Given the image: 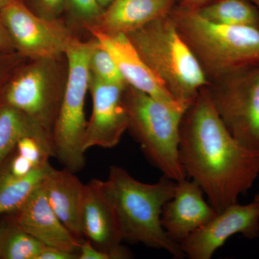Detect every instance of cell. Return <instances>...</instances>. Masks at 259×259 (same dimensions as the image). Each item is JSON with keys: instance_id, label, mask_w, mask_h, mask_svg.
<instances>
[{"instance_id": "cell-19", "label": "cell", "mask_w": 259, "mask_h": 259, "mask_svg": "<svg viewBox=\"0 0 259 259\" xmlns=\"http://www.w3.org/2000/svg\"><path fill=\"white\" fill-rule=\"evenodd\" d=\"M25 136L40 138L52 145L50 136L25 114L13 107L0 105V168L19 141Z\"/></svg>"}, {"instance_id": "cell-8", "label": "cell", "mask_w": 259, "mask_h": 259, "mask_svg": "<svg viewBox=\"0 0 259 259\" xmlns=\"http://www.w3.org/2000/svg\"><path fill=\"white\" fill-rule=\"evenodd\" d=\"M216 111L232 136L259 151V66L239 70L207 87Z\"/></svg>"}, {"instance_id": "cell-9", "label": "cell", "mask_w": 259, "mask_h": 259, "mask_svg": "<svg viewBox=\"0 0 259 259\" xmlns=\"http://www.w3.org/2000/svg\"><path fill=\"white\" fill-rule=\"evenodd\" d=\"M15 51L28 60L60 59L74 35L61 20L37 15L23 0H12L0 9Z\"/></svg>"}, {"instance_id": "cell-30", "label": "cell", "mask_w": 259, "mask_h": 259, "mask_svg": "<svg viewBox=\"0 0 259 259\" xmlns=\"http://www.w3.org/2000/svg\"><path fill=\"white\" fill-rule=\"evenodd\" d=\"M210 1L211 0H180L177 5L185 9L197 11Z\"/></svg>"}, {"instance_id": "cell-3", "label": "cell", "mask_w": 259, "mask_h": 259, "mask_svg": "<svg viewBox=\"0 0 259 259\" xmlns=\"http://www.w3.org/2000/svg\"><path fill=\"white\" fill-rule=\"evenodd\" d=\"M170 16L209 83L259 66V29L211 23L177 5Z\"/></svg>"}, {"instance_id": "cell-7", "label": "cell", "mask_w": 259, "mask_h": 259, "mask_svg": "<svg viewBox=\"0 0 259 259\" xmlns=\"http://www.w3.org/2000/svg\"><path fill=\"white\" fill-rule=\"evenodd\" d=\"M61 59L25 61L0 91V105L23 112L51 139L67 76Z\"/></svg>"}, {"instance_id": "cell-25", "label": "cell", "mask_w": 259, "mask_h": 259, "mask_svg": "<svg viewBox=\"0 0 259 259\" xmlns=\"http://www.w3.org/2000/svg\"><path fill=\"white\" fill-rule=\"evenodd\" d=\"M32 11L44 18L58 19L66 9V0H30Z\"/></svg>"}, {"instance_id": "cell-31", "label": "cell", "mask_w": 259, "mask_h": 259, "mask_svg": "<svg viewBox=\"0 0 259 259\" xmlns=\"http://www.w3.org/2000/svg\"><path fill=\"white\" fill-rule=\"evenodd\" d=\"M10 227V221L0 223V258H2V256H3L5 242V240H6L7 235H8Z\"/></svg>"}, {"instance_id": "cell-35", "label": "cell", "mask_w": 259, "mask_h": 259, "mask_svg": "<svg viewBox=\"0 0 259 259\" xmlns=\"http://www.w3.org/2000/svg\"><path fill=\"white\" fill-rule=\"evenodd\" d=\"M253 200L257 201V202H259V193L257 194L254 197V199Z\"/></svg>"}, {"instance_id": "cell-17", "label": "cell", "mask_w": 259, "mask_h": 259, "mask_svg": "<svg viewBox=\"0 0 259 259\" xmlns=\"http://www.w3.org/2000/svg\"><path fill=\"white\" fill-rule=\"evenodd\" d=\"M42 186L56 215L73 235L83 241L81 213L85 185L67 168H52Z\"/></svg>"}, {"instance_id": "cell-28", "label": "cell", "mask_w": 259, "mask_h": 259, "mask_svg": "<svg viewBox=\"0 0 259 259\" xmlns=\"http://www.w3.org/2000/svg\"><path fill=\"white\" fill-rule=\"evenodd\" d=\"M37 259H79V254L47 246Z\"/></svg>"}, {"instance_id": "cell-6", "label": "cell", "mask_w": 259, "mask_h": 259, "mask_svg": "<svg viewBox=\"0 0 259 259\" xmlns=\"http://www.w3.org/2000/svg\"><path fill=\"white\" fill-rule=\"evenodd\" d=\"M96 39L82 41L74 37L65 53L67 76L60 110L52 134L54 157L76 173L85 166L83 142L88 121L85 100L90 85V60Z\"/></svg>"}, {"instance_id": "cell-18", "label": "cell", "mask_w": 259, "mask_h": 259, "mask_svg": "<svg viewBox=\"0 0 259 259\" xmlns=\"http://www.w3.org/2000/svg\"><path fill=\"white\" fill-rule=\"evenodd\" d=\"M52 168L49 161H46L27 176L17 177L10 173L4 163L0 168V216L16 212L41 185Z\"/></svg>"}, {"instance_id": "cell-4", "label": "cell", "mask_w": 259, "mask_h": 259, "mask_svg": "<svg viewBox=\"0 0 259 259\" xmlns=\"http://www.w3.org/2000/svg\"><path fill=\"white\" fill-rule=\"evenodd\" d=\"M139 55L175 100L187 106L209 82L170 14L127 34Z\"/></svg>"}, {"instance_id": "cell-33", "label": "cell", "mask_w": 259, "mask_h": 259, "mask_svg": "<svg viewBox=\"0 0 259 259\" xmlns=\"http://www.w3.org/2000/svg\"><path fill=\"white\" fill-rule=\"evenodd\" d=\"M12 0H0V9L5 7V5L8 4V3H10Z\"/></svg>"}, {"instance_id": "cell-29", "label": "cell", "mask_w": 259, "mask_h": 259, "mask_svg": "<svg viewBox=\"0 0 259 259\" xmlns=\"http://www.w3.org/2000/svg\"><path fill=\"white\" fill-rule=\"evenodd\" d=\"M0 51L8 53L17 52L1 18H0Z\"/></svg>"}, {"instance_id": "cell-20", "label": "cell", "mask_w": 259, "mask_h": 259, "mask_svg": "<svg viewBox=\"0 0 259 259\" xmlns=\"http://www.w3.org/2000/svg\"><path fill=\"white\" fill-rule=\"evenodd\" d=\"M197 12L211 23L259 29V10L249 0H211Z\"/></svg>"}, {"instance_id": "cell-13", "label": "cell", "mask_w": 259, "mask_h": 259, "mask_svg": "<svg viewBox=\"0 0 259 259\" xmlns=\"http://www.w3.org/2000/svg\"><path fill=\"white\" fill-rule=\"evenodd\" d=\"M84 28L91 32L94 38L112 56L127 85L170 106L190 107L175 100L164 83L139 55L127 35L107 33L92 26Z\"/></svg>"}, {"instance_id": "cell-27", "label": "cell", "mask_w": 259, "mask_h": 259, "mask_svg": "<svg viewBox=\"0 0 259 259\" xmlns=\"http://www.w3.org/2000/svg\"><path fill=\"white\" fill-rule=\"evenodd\" d=\"M79 259H113V257L99 250L88 240H85L80 245Z\"/></svg>"}, {"instance_id": "cell-11", "label": "cell", "mask_w": 259, "mask_h": 259, "mask_svg": "<svg viewBox=\"0 0 259 259\" xmlns=\"http://www.w3.org/2000/svg\"><path fill=\"white\" fill-rule=\"evenodd\" d=\"M127 85L106 82L90 74L89 90L93 97V112L87 125L85 153L94 147H115L127 131L128 117L124 103Z\"/></svg>"}, {"instance_id": "cell-14", "label": "cell", "mask_w": 259, "mask_h": 259, "mask_svg": "<svg viewBox=\"0 0 259 259\" xmlns=\"http://www.w3.org/2000/svg\"><path fill=\"white\" fill-rule=\"evenodd\" d=\"M11 215L10 223L47 246L79 254L82 241L73 235L56 215L48 200L42 182Z\"/></svg>"}, {"instance_id": "cell-16", "label": "cell", "mask_w": 259, "mask_h": 259, "mask_svg": "<svg viewBox=\"0 0 259 259\" xmlns=\"http://www.w3.org/2000/svg\"><path fill=\"white\" fill-rule=\"evenodd\" d=\"M178 3L179 0H112L95 23L88 26L107 33L127 35L169 15Z\"/></svg>"}, {"instance_id": "cell-2", "label": "cell", "mask_w": 259, "mask_h": 259, "mask_svg": "<svg viewBox=\"0 0 259 259\" xmlns=\"http://www.w3.org/2000/svg\"><path fill=\"white\" fill-rule=\"evenodd\" d=\"M105 185L122 241L164 250L176 258L185 257L180 245L172 241L161 223L162 211L175 195L176 181L163 176L156 183H143L125 168L114 165Z\"/></svg>"}, {"instance_id": "cell-22", "label": "cell", "mask_w": 259, "mask_h": 259, "mask_svg": "<svg viewBox=\"0 0 259 259\" xmlns=\"http://www.w3.org/2000/svg\"><path fill=\"white\" fill-rule=\"evenodd\" d=\"M90 74L102 81L119 84L127 83L112 56L97 40L90 56Z\"/></svg>"}, {"instance_id": "cell-26", "label": "cell", "mask_w": 259, "mask_h": 259, "mask_svg": "<svg viewBox=\"0 0 259 259\" xmlns=\"http://www.w3.org/2000/svg\"><path fill=\"white\" fill-rule=\"evenodd\" d=\"M5 163L10 173L17 177L27 176L37 166L17 152L12 157L10 156Z\"/></svg>"}, {"instance_id": "cell-10", "label": "cell", "mask_w": 259, "mask_h": 259, "mask_svg": "<svg viewBox=\"0 0 259 259\" xmlns=\"http://www.w3.org/2000/svg\"><path fill=\"white\" fill-rule=\"evenodd\" d=\"M241 234L246 239L259 237V202L231 204L180 243L185 256L209 259L231 237Z\"/></svg>"}, {"instance_id": "cell-23", "label": "cell", "mask_w": 259, "mask_h": 259, "mask_svg": "<svg viewBox=\"0 0 259 259\" xmlns=\"http://www.w3.org/2000/svg\"><path fill=\"white\" fill-rule=\"evenodd\" d=\"M66 9L82 24L83 28L95 24L104 10L98 0H66Z\"/></svg>"}, {"instance_id": "cell-1", "label": "cell", "mask_w": 259, "mask_h": 259, "mask_svg": "<svg viewBox=\"0 0 259 259\" xmlns=\"http://www.w3.org/2000/svg\"><path fill=\"white\" fill-rule=\"evenodd\" d=\"M207 87L201 89L184 115L179 149L187 176L200 186L220 213L253 187L259 176V151L232 136Z\"/></svg>"}, {"instance_id": "cell-12", "label": "cell", "mask_w": 259, "mask_h": 259, "mask_svg": "<svg viewBox=\"0 0 259 259\" xmlns=\"http://www.w3.org/2000/svg\"><path fill=\"white\" fill-rule=\"evenodd\" d=\"M81 230L83 238L113 259L129 258L122 245L120 226L105 181L93 180L85 185Z\"/></svg>"}, {"instance_id": "cell-15", "label": "cell", "mask_w": 259, "mask_h": 259, "mask_svg": "<svg viewBox=\"0 0 259 259\" xmlns=\"http://www.w3.org/2000/svg\"><path fill=\"white\" fill-rule=\"evenodd\" d=\"M204 192L194 180L177 182L175 193L166 202L161 214V223L170 238L180 243L217 215L206 202Z\"/></svg>"}, {"instance_id": "cell-34", "label": "cell", "mask_w": 259, "mask_h": 259, "mask_svg": "<svg viewBox=\"0 0 259 259\" xmlns=\"http://www.w3.org/2000/svg\"><path fill=\"white\" fill-rule=\"evenodd\" d=\"M259 10V0H249Z\"/></svg>"}, {"instance_id": "cell-21", "label": "cell", "mask_w": 259, "mask_h": 259, "mask_svg": "<svg viewBox=\"0 0 259 259\" xmlns=\"http://www.w3.org/2000/svg\"><path fill=\"white\" fill-rule=\"evenodd\" d=\"M46 247L47 245L35 237L10 223L2 258L37 259Z\"/></svg>"}, {"instance_id": "cell-24", "label": "cell", "mask_w": 259, "mask_h": 259, "mask_svg": "<svg viewBox=\"0 0 259 259\" xmlns=\"http://www.w3.org/2000/svg\"><path fill=\"white\" fill-rule=\"evenodd\" d=\"M27 60L18 52L0 51V91L15 69Z\"/></svg>"}, {"instance_id": "cell-36", "label": "cell", "mask_w": 259, "mask_h": 259, "mask_svg": "<svg viewBox=\"0 0 259 259\" xmlns=\"http://www.w3.org/2000/svg\"><path fill=\"white\" fill-rule=\"evenodd\" d=\"M180 0H179V2H180Z\"/></svg>"}, {"instance_id": "cell-32", "label": "cell", "mask_w": 259, "mask_h": 259, "mask_svg": "<svg viewBox=\"0 0 259 259\" xmlns=\"http://www.w3.org/2000/svg\"><path fill=\"white\" fill-rule=\"evenodd\" d=\"M112 1V0H98L99 4L101 6L102 9H105V8H107Z\"/></svg>"}, {"instance_id": "cell-5", "label": "cell", "mask_w": 259, "mask_h": 259, "mask_svg": "<svg viewBox=\"0 0 259 259\" xmlns=\"http://www.w3.org/2000/svg\"><path fill=\"white\" fill-rule=\"evenodd\" d=\"M124 103L128 131L150 162L163 176L180 181L187 178L180 157V129L187 109L170 106L127 85Z\"/></svg>"}]
</instances>
